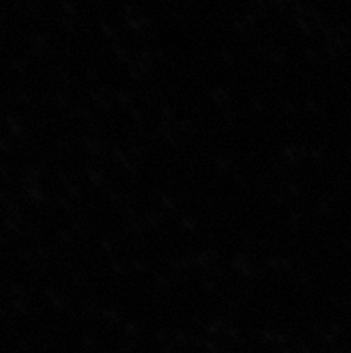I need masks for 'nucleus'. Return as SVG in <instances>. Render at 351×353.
<instances>
[]
</instances>
